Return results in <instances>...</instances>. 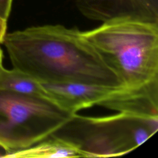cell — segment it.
Segmentation results:
<instances>
[{
  "instance_id": "cell-6",
  "label": "cell",
  "mask_w": 158,
  "mask_h": 158,
  "mask_svg": "<svg viewBox=\"0 0 158 158\" xmlns=\"http://www.w3.org/2000/svg\"><path fill=\"white\" fill-rule=\"evenodd\" d=\"M97 106L133 117L158 120V78L136 87H117Z\"/></svg>"
},
{
  "instance_id": "cell-10",
  "label": "cell",
  "mask_w": 158,
  "mask_h": 158,
  "mask_svg": "<svg viewBox=\"0 0 158 158\" xmlns=\"http://www.w3.org/2000/svg\"><path fill=\"white\" fill-rule=\"evenodd\" d=\"M12 0H0V18L4 21H7L9 16Z\"/></svg>"
},
{
  "instance_id": "cell-1",
  "label": "cell",
  "mask_w": 158,
  "mask_h": 158,
  "mask_svg": "<svg viewBox=\"0 0 158 158\" xmlns=\"http://www.w3.org/2000/svg\"><path fill=\"white\" fill-rule=\"evenodd\" d=\"M2 43L13 68L41 83L123 86L115 72L76 27L60 24L6 33Z\"/></svg>"
},
{
  "instance_id": "cell-11",
  "label": "cell",
  "mask_w": 158,
  "mask_h": 158,
  "mask_svg": "<svg viewBox=\"0 0 158 158\" xmlns=\"http://www.w3.org/2000/svg\"><path fill=\"white\" fill-rule=\"evenodd\" d=\"M7 22L0 18V44L2 43L4 38L6 34Z\"/></svg>"
},
{
  "instance_id": "cell-12",
  "label": "cell",
  "mask_w": 158,
  "mask_h": 158,
  "mask_svg": "<svg viewBox=\"0 0 158 158\" xmlns=\"http://www.w3.org/2000/svg\"><path fill=\"white\" fill-rule=\"evenodd\" d=\"M2 59H3V52L2 49L0 48V69H1L2 67H3L2 65Z\"/></svg>"
},
{
  "instance_id": "cell-2",
  "label": "cell",
  "mask_w": 158,
  "mask_h": 158,
  "mask_svg": "<svg viewBox=\"0 0 158 158\" xmlns=\"http://www.w3.org/2000/svg\"><path fill=\"white\" fill-rule=\"evenodd\" d=\"M82 34L123 87L158 78V23L114 19Z\"/></svg>"
},
{
  "instance_id": "cell-4",
  "label": "cell",
  "mask_w": 158,
  "mask_h": 158,
  "mask_svg": "<svg viewBox=\"0 0 158 158\" xmlns=\"http://www.w3.org/2000/svg\"><path fill=\"white\" fill-rule=\"evenodd\" d=\"M73 115L47 99L0 89V147L6 152L30 147Z\"/></svg>"
},
{
  "instance_id": "cell-3",
  "label": "cell",
  "mask_w": 158,
  "mask_h": 158,
  "mask_svg": "<svg viewBox=\"0 0 158 158\" xmlns=\"http://www.w3.org/2000/svg\"><path fill=\"white\" fill-rule=\"evenodd\" d=\"M158 130V120L122 113L105 117L73 114L51 135L71 144L86 157L126 154L145 142Z\"/></svg>"
},
{
  "instance_id": "cell-8",
  "label": "cell",
  "mask_w": 158,
  "mask_h": 158,
  "mask_svg": "<svg viewBox=\"0 0 158 158\" xmlns=\"http://www.w3.org/2000/svg\"><path fill=\"white\" fill-rule=\"evenodd\" d=\"M2 157L10 158H64L84 157L81 152L71 144L54 136L35 144L12 152H6Z\"/></svg>"
},
{
  "instance_id": "cell-5",
  "label": "cell",
  "mask_w": 158,
  "mask_h": 158,
  "mask_svg": "<svg viewBox=\"0 0 158 158\" xmlns=\"http://www.w3.org/2000/svg\"><path fill=\"white\" fill-rule=\"evenodd\" d=\"M86 18L102 22L119 18L158 23V0H76Z\"/></svg>"
},
{
  "instance_id": "cell-9",
  "label": "cell",
  "mask_w": 158,
  "mask_h": 158,
  "mask_svg": "<svg viewBox=\"0 0 158 158\" xmlns=\"http://www.w3.org/2000/svg\"><path fill=\"white\" fill-rule=\"evenodd\" d=\"M0 89L48 99L41 83L27 73L14 68L8 70L4 67H1Z\"/></svg>"
},
{
  "instance_id": "cell-7",
  "label": "cell",
  "mask_w": 158,
  "mask_h": 158,
  "mask_svg": "<svg viewBox=\"0 0 158 158\" xmlns=\"http://www.w3.org/2000/svg\"><path fill=\"white\" fill-rule=\"evenodd\" d=\"M41 84L48 99L72 114L97 105L117 88L79 83Z\"/></svg>"
}]
</instances>
